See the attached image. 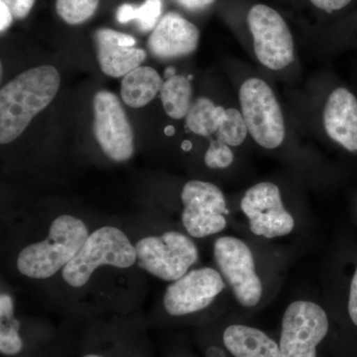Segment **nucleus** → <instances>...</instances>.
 I'll return each instance as SVG.
<instances>
[{"mask_svg":"<svg viewBox=\"0 0 357 357\" xmlns=\"http://www.w3.org/2000/svg\"><path fill=\"white\" fill-rule=\"evenodd\" d=\"M88 237L89 229L83 220L70 215H60L52 222L46 239L20 251L18 271L28 278H50L74 259Z\"/></svg>","mask_w":357,"mask_h":357,"instance_id":"obj_2","label":"nucleus"},{"mask_svg":"<svg viewBox=\"0 0 357 357\" xmlns=\"http://www.w3.org/2000/svg\"><path fill=\"white\" fill-rule=\"evenodd\" d=\"M225 110L222 107L215 105L208 98H197L185 117V126L192 133L208 137L211 134L218 132Z\"/></svg>","mask_w":357,"mask_h":357,"instance_id":"obj_18","label":"nucleus"},{"mask_svg":"<svg viewBox=\"0 0 357 357\" xmlns=\"http://www.w3.org/2000/svg\"><path fill=\"white\" fill-rule=\"evenodd\" d=\"M162 13V0H145L140 6L133 4H122L116 11V20L126 24L131 20H137L138 26L143 32L154 30L159 23Z\"/></svg>","mask_w":357,"mask_h":357,"instance_id":"obj_21","label":"nucleus"},{"mask_svg":"<svg viewBox=\"0 0 357 357\" xmlns=\"http://www.w3.org/2000/svg\"><path fill=\"white\" fill-rule=\"evenodd\" d=\"M163 79L151 67H138L123 77L121 98L123 102L133 109H140L153 100L161 91Z\"/></svg>","mask_w":357,"mask_h":357,"instance_id":"obj_17","label":"nucleus"},{"mask_svg":"<svg viewBox=\"0 0 357 357\" xmlns=\"http://www.w3.org/2000/svg\"><path fill=\"white\" fill-rule=\"evenodd\" d=\"M93 130L98 145L114 161H128L134 152L133 131L119 98L100 91L93 98Z\"/></svg>","mask_w":357,"mask_h":357,"instance_id":"obj_10","label":"nucleus"},{"mask_svg":"<svg viewBox=\"0 0 357 357\" xmlns=\"http://www.w3.org/2000/svg\"><path fill=\"white\" fill-rule=\"evenodd\" d=\"M61 77L50 65L21 73L0 91V143L8 144L24 132L32 119L58 93Z\"/></svg>","mask_w":357,"mask_h":357,"instance_id":"obj_1","label":"nucleus"},{"mask_svg":"<svg viewBox=\"0 0 357 357\" xmlns=\"http://www.w3.org/2000/svg\"><path fill=\"white\" fill-rule=\"evenodd\" d=\"M248 24L256 58L264 67L279 70L293 63V35L278 11L265 4H256L249 10Z\"/></svg>","mask_w":357,"mask_h":357,"instance_id":"obj_6","label":"nucleus"},{"mask_svg":"<svg viewBox=\"0 0 357 357\" xmlns=\"http://www.w3.org/2000/svg\"><path fill=\"white\" fill-rule=\"evenodd\" d=\"M225 288V281L217 270L210 267L192 270L166 289L164 307L173 317L194 314L211 306Z\"/></svg>","mask_w":357,"mask_h":357,"instance_id":"obj_12","label":"nucleus"},{"mask_svg":"<svg viewBox=\"0 0 357 357\" xmlns=\"http://www.w3.org/2000/svg\"><path fill=\"white\" fill-rule=\"evenodd\" d=\"M174 76H176L175 68H174V67L166 68L165 72H164V77H165V79H170V77H173Z\"/></svg>","mask_w":357,"mask_h":357,"instance_id":"obj_31","label":"nucleus"},{"mask_svg":"<svg viewBox=\"0 0 357 357\" xmlns=\"http://www.w3.org/2000/svg\"><path fill=\"white\" fill-rule=\"evenodd\" d=\"M175 133V129H174L173 126H169L165 128V134L166 135L171 136Z\"/></svg>","mask_w":357,"mask_h":357,"instance_id":"obj_33","label":"nucleus"},{"mask_svg":"<svg viewBox=\"0 0 357 357\" xmlns=\"http://www.w3.org/2000/svg\"><path fill=\"white\" fill-rule=\"evenodd\" d=\"M241 208L255 236L265 238L287 236L295 227L292 215L282 202L280 189L273 183L262 182L248 189Z\"/></svg>","mask_w":357,"mask_h":357,"instance_id":"obj_11","label":"nucleus"},{"mask_svg":"<svg viewBox=\"0 0 357 357\" xmlns=\"http://www.w3.org/2000/svg\"><path fill=\"white\" fill-rule=\"evenodd\" d=\"M241 114L257 144L275 149L285 140L283 112L269 84L258 77L246 79L239 89Z\"/></svg>","mask_w":357,"mask_h":357,"instance_id":"obj_4","label":"nucleus"},{"mask_svg":"<svg viewBox=\"0 0 357 357\" xmlns=\"http://www.w3.org/2000/svg\"><path fill=\"white\" fill-rule=\"evenodd\" d=\"M323 121L331 139L347 151L357 152V98L351 91L337 88L328 96Z\"/></svg>","mask_w":357,"mask_h":357,"instance_id":"obj_14","label":"nucleus"},{"mask_svg":"<svg viewBox=\"0 0 357 357\" xmlns=\"http://www.w3.org/2000/svg\"><path fill=\"white\" fill-rule=\"evenodd\" d=\"M223 344L234 357H281L280 347L266 333L243 325L227 326Z\"/></svg>","mask_w":357,"mask_h":357,"instance_id":"obj_16","label":"nucleus"},{"mask_svg":"<svg viewBox=\"0 0 357 357\" xmlns=\"http://www.w3.org/2000/svg\"><path fill=\"white\" fill-rule=\"evenodd\" d=\"M312 6L328 13L342 10L349 6L352 0H310Z\"/></svg>","mask_w":357,"mask_h":357,"instance_id":"obj_26","label":"nucleus"},{"mask_svg":"<svg viewBox=\"0 0 357 357\" xmlns=\"http://www.w3.org/2000/svg\"><path fill=\"white\" fill-rule=\"evenodd\" d=\"M199 30L176 13L162 17L148 40V49L154 57L170 60L190 55L198 48Z\"/></svg>","mask_w":357,"mask_h":357,"instance_id":"obj_13","label":"nucleus"},{"mask_svg":"<svg viewBox=\"0 0 357 357\" xmlns=\"http://www.w3.org/2000/svg\"><path fill=\"white\" fill-rule=\"evenodd\" d=\"M137 261L135 245L122 230L103 227L89 236L79 253L62 270L66 283L83 287L100 266L129 268Z\"/></svg>","mask_w":357,"mask_h":357,"instance_id":"obj_3","label":"nucleus"},{"mask_svg":"<svg viewBox=\"0 0 357 357\" xmlns=\"http://www.w3.org/2000/svg\"><path fill=\"white\" fill-rule=\"evenodd\" d=\"M178 6L188 10H202L206 7L210 6L215 0H174Z\"/></svg>","mask_w":357,"mask_h":357,"instance_id":"obj_28","label":"nucleus"},{"mask_svg":"<svg viewBox=\"0 0 357 357\" xmlns=\"http://www.w3.org/2000/svg\"><path fill=\"white\" fill-rule=\"evenodd\" d=\"M325 310L309 301L289 305L282 321L281 357H317V347L328 335Z\"/></svg>","mask_w":357,"mask_h":357,"instance_id":"obj_7","label":"nucleus"},{"mask_svg":"<svg viewBox=\"0 0 357 357\" xmlns=\"http://www.w3.org/2000/svg\"><path fill=\"white\" fill-rule=\"evenodd\" d=\"M206 357H227L225 356V351L218 347H211L206 351Z\"/></svg>","mask_w":357,"mask_h":357,"instance_id":"obj_30","label":"nucleus"},{"mask_svg":"<svg viewBox=\"0 0 357 357\" xmlns=\"http://www.w3.org/2000/svg\"><path fill=\"white\" fill-rule=\"evenodd\" d=\"M119 36V32L107 28L96 33L98 64L105 75L112 77H123L140 67L147 57L142 49L122 46Z\"/></svg>","mask_w":357,"mask_h":357,"instance_id":"obj_15","label":"nucleus"},{"mask_svg":"<svg viewBox=\"0 0 357 357\" xmlns=\"http://www.w3.org/2000/svg\"><path fill=\"white\" fill-rule=\"evenodd\" d=\"M21 324L14 317L13 298L8 294L0 296V352L2 356H14L23 349L20 335Z\"/></svg>","mask_w":357,"mask_h":357,"instance_id":"obj_20","label":"nucleus"},{"mask_svg":"<svg viewBox=\"0 0 357 357\" xmlns=\"http://www.w3.org/2000/svg\"><path fill=\"white\" fill-rule=\"evenodd\" d=\"M248 134V126L241 112L236 109L225 110V117L217 132V139L229 146L236 147L243 144Z\"/></svg>","mask_w":357,"mask_h":357,"instance_id":"obj_22","label":"nucleus"},{"mask_svg":"<svg viewBox=\"0 0 357 357\" xmlns=\"http://www.w3.org/2000/svg\"><path fill=\"white\" fill-rule=\"evenodd\" d=\"M4 2L13 14V17L22 20L29 14L35 0H0Z\"/></svg>","mask_w":357,"mask_h":357,"instance_id":"obj_25","label":"nucleus"},{"mask_svg":"<svg viewBox=\"0 0 357 357\" xmlns=\"http://www.w3.org/2000/svg\"><path fill=\"white\" fill-rule=\"evenodd\" d=\"M82 357H105V356H100V354H84V356H83Z\"/></svg>","mask_w":357,"mask_h":357,"instance_id":"obj_34","label":"nucleus"},{"mask_svg":"<svg viewBox=\"0 0 357 357\" xmlns=\"http://www.w3.org/2000/svg\"><path fill=\"white\" fill-rule=\"evenodd\" d=\"M160 93L164 109L171 119H182L187 116L192 103L190 79L176 75L166 79Z\"/></svg>","mask_w":357,"mask_h":357,"instance_id":"obj_19","label":"nucleus"},{"mask_svg":"<svg viewBox=\"0 0 357 357\" xmlns=\"http://www.w3.org/2000/svg\"><path fill=\"white\" fill-rule=\"evenodd\" d=\"M182 148L185 151H189L192 148L191 142H189V141H184V143L182 144Z\"/></svg>","mask_w":357,"mask_h":357,"instance_id":"obj_32","label":"nucleus"},{"mask_svg":"<svg viewBox=\"0 0 357 357\" xmlns=\"http://www.w3.org/2000/svg\"><path fill=\"white\" fill-rule=\"evenodd\" d=\"M234 154L229 145L220 140H211L210 147L204 154V164L211 169H225L231 165Z\"/></svg>","mask_w":357,"mask_h":357,"instance_id":"obj_24","label":"nucleus"},{"mask_svg":"<svg viewBox=\"0 0 357 357\" xmlns=\"http://www.w3.org/2000/svg\"><path fill=\"white\" fill-rule=\"evenodd\" d=\"M181 199L184 204L183 225L192 237L213 236L227 227L225 215L229 211L225 195L218 185L204 181H190L183 188Z\"/></svg>","mask_w":357,"mask_h":357,"instance_id":"obj_9","label":"nucleus"},{"mask_svg":"<svg viewBox=\"0 0 357 357\" xmlns=\"http://www.w3.org/2000/svg\"><path fill=\"white\" fill-rule=\"evenodd\" d=\"M349 314L352 323L357 326V267L352 277L351 291H349Z\"/></svg>","mask_w":357,"mask_h":357,"instance_id":"obj_27","label":"nucleus"},{"mask_svg":"<svg viewBox=\"0 0 357 357\" xmlns=\"http://www.w3.org/2000/svg\"><path fill=\"white\" fill-rule=\"evenodd\" d=\"M13 14L4 2L0 1V31L4 32L13 24Z\"/></svg>","mask_w":357,"mask_h":357,"instance_id":"obj_29","label":"nucleus"},{"mask_svg":"<svg viewBox=\"0 0 357 357\" xmlns=\"http://www.w3.org/2000/svg\"><path fill=\"white\" fill-rule=\"evenodd\" d=\"M135 249L140 266L163 281L182 278L199 258L194 241L173 230L160 236L144 237L137 241Z\"/></svg>","mask_w":357,"mask_h":357,"instance_id":"obj_5","label":"nucleus"},{"mask_svg":"<svg viewBox=\"0 0 357 357\" xmlns=\"http://www.w3.org/2000/svg\"><path fill=\"white\" fill-rule=\"evenodd\" d=\"M98 3L100 0H57L56 9L66 23L77 25L93 15Z\"/></svg>","mask_w":357,"mask_h":357,"instance_id":"obj_23","label":"nucleus"},{"mask_svg":"<svg viewBox=\"0 0 357 357\" xmlns=\"http://www.w3.org/2000/svg\"><path fill=\"white\" fill-rule=\"evenodd\" d=\"M213 255L237 302L255 307L261 300L263 288L248 246L236 237H220L213 245Z\"/></svg>","mask_w":357,"mask_h":357,"instance_id":"obj_8","label":"nucleus"}]
</instances>
